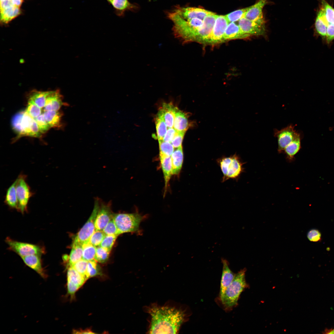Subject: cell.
Segmentation results:
<instances>
[{
    "label": "cell",
    "mask_w": 334,
    "mask_h": 334,
    "mask_svg": "<svg viewBox=\"0 0 334 334\" xmlns=\"http://www.w3.org/2000/svg\"><path fill=\"white\" fill-rule=\"evenodd\" d=\"M326 38L328 42L334 40V24L330 25L327 27Z\"/></svg>",
    "instance_id": "obj_47"
},
{
    "label": "cell",
    "mask_w": 334,
    "mask_h": 334,
    "mask_svg": "<svg viewBox=\"0 0 334 334\" xmlns=\"http://www.w3.org/2000/svg\"><path fill=\"white\" fill-rule=\"evenodd\" d=\"M105 235H119L116 225L112 218L103 230Z\"/></svg>",
    "instance_id": "obj_42"
},
{
    "label": "cell",
    "mask_w": 334,
    "mask_h": 334,
    "mask_svg": "<svg viewBox=\"0 0 334 334\" xmlns=\"http://www.w3.org/2000/svg\"><path fill=\"white\" fill-rule=\"evenodd\" d=\"M158 142L160 150L159 155L171 156L174 148L171 143L165 141L163 140H158Z\"/></svg>",
    "instance_id": "obj_33"
},
{
    "label": "cell",
    "mask_w": 334,
    "mask_h": 334,
    "mask_svg": "<svg viewBox=\"0 0 334 334\" xmlns=\"http://www.w3.org/2000/svg\"><path fill=\"white\" fill-rule=\"evenodd\" d=\"M301 148V136L297 132L293 140L285 148L284 152L287 158L292 160Z\"/></svg>",
    "instance_id": "obj_24"
},
{
    "label": "cell",
    "mask_w": 334,
    "mask_h": 334,
    "mask_svg": "<svg viewBox=\"0 0 334 334\" xmlns=\"http://www.w3.org/2000/svg\"><path fill=\"white\" fill-rule=\"evenodd\" d=\"M159 156L161 167L164 174L166 189L172 175L171 157L164 155H159Z\"/></svg>",
    "instance_id": "obj_26"
},
{
    "label": "cell",
    "mask_w": 334,
    "mask_h": 334,
    "mask_svg": "<svg viewBox=\"0 0 334 334\" xmlns=\"http://www.w3.org/2000/svg\"><path fill=\"white\" fill-rule=\"evenodd\" d=\"M217 162L223 174V182L237 178L243 171V164L236 154L222 157L218 159Z\"/></svg>",
    "instance_id": "obj_4"
},
{
    "label": "cell",
    "mask_w": 334,
    "mask_h": 334,
    "mask_svg": "<svg viewBox=\"0 0 334 334\" xmlns=\"http://www.w3.org/2000/svg\"><path fill=\"white\" fill-rule=\"evenodd\" d=\"M267 2V0H259L254 4L247 7L244 17L253 21H264L263 9Z\"/></svg>",
    "instance_id": "obj_16"
},
{
    "label": "cell",
    "mask_w": 334,
    "mask_h": 334,
    "mask_svg": "<svg viewBox=\"0 0 334 334\" xmlns=\"http://www.w3.org/2000/svg\"><path fill=\"white\" fill-rule=\"evenodd\" d=\"M36 121L41 133L47 132L51 127L45 121L43 114L34 118Z\"/></svg>",
    "instance_id": "obj_41"
},
{
    "label": "cell",
    "mask_w": 334,
    "mask_h": 334,
    "mask_svg": "<svg viewBox=\"0 0 334 334\" xmlns=\"http://www.w3.org/2000/svg\"><path fill=\"white\" fill-rule=\"evenodd\" d=\"M189 127L186 114L177 108L175 113L173 127L177 131L186 132Z\"/></svg>",
    "instance_id": "obj_22"
},
{
    "label": "cell",
    "mask_w": 334,
    "mask_h": 334,
    "mask_svg": "<svg viewBox=\"0 0 334 334\" xmlns=\"http://www.w3.org/2000/svg\"><path fill=\"white\" fill-rule=\"evenodd\" d=\"M26 111L32 118H34L41 114V111L39 107L32 100L29 99Z\"/></svg>",
    "instance_id": "obj_35"
},
{
    "label": "cell",
    "mask_w": 334,
    "mask_h": 334,
    "mask_svg": "<svg viewBox=\"0 0 334 334\" xmlns=\"http://www.w3.org/2000/svg\"><path fill=\"white\" fill-rule=\"evenodd\" d=\"M222 262L223 268L219 297L223 293L226 289L232 282L235 275L229 268V263L227 260L223 259Z\"/></svg>",
    "instance_id": "obj_19"
},
{
    "label": "cell",
    "mask_w": 334,
    "mask_h": 334,
    "mask_svg": "<svg viewBox=\"0 0 334 334\" xmlns=\"http://www.w3.org/2000/svg\"><path fill=\"white\" fill-rule=\"evenodd\" d=\"M155 123L158 140H163L167 127L162 117L158 114L155 119Z\"/></svg>",
    "instance_id": "obj_32"
},
{
    "label": "cell",
    "mask_w": 334,
    "mask_h": 334,
    "mask_svg": "<svg viewBox=\"0 0 334 334\" xmlns=\"http://www.w3.org/2000/svg\"><path fill=\"white\" fill-rule=\"evenodd\" d=\"M100 207L99 201L97 199L95 201L94 208L90 216L77 234L73 242L82 245L89 241L90 237L96 230L95 221Z\"/></svg>",
    "instance_id": "obj_6"
},
{
    "label": "cell",
    "mask_w": 334,
    "mask_h": 334,
    "mask_svg": "<svg viewBox=\"0 0 334 334\" xmlns=\"http://www.w3.org/2000/svg\"><path fill=\"white\" fill-rule=\"evenodd\" d=\"M110 252L100 246H97L95 259L100 263L106 262L109 259Z\"/></svg>",
    "instance_id": "obj_34"
},
{
    "label": "cell",
    "mask_w": 334,
    "mask_h": 334,
    "mask_svg": "<svg viewBox=\"0 0 334 334\" xmlns=\"http://www.w3.org/2000/svg\"><path fill=\"white\" fill-rule=\"evenodd\" d=\"M49 91L33 90L29 94V99L32 100L41 108L45 107L46 99Z\"/></svg>",
    "instance_id": "obj_30"
},
{
    "label": "cell",
    "mask_w": 334,
    "mask_h": 334,
    "mask_svg": "<svg viewBox=\"0 0 334 334\" xmlns=\"http://www.w3.org/2000/svg\"><path fill=\"white\" fill-rule=\"evenodd\" d=\"M177 132V131L173 127L167 128V131L163 140L165 142L171 143Z\"/></svg>",
    "instance_id": "obj_46"
},
{
    "label": "cell",
    "mask_w": 334,
    "mask_h": 334,
    "mask_svg": "<svg viewBox=\"0 0 334 334\" xmlns=\"http://www.w3.org/2000/svg\"><path fill=\"white\" fill-rule=\"evenodd\" d=\"M16 179L7 190L5 203L10 208L18 209V203L16 192Z\"/></svg>",
    "instance_id": "obj_27"
},
{
    "label": "cell",
    "mask_w": 334,
    "mask_h": 334,
    "mask_svg": "<svg viewBox=\"0 0 334 334\" xmlns=\"http://www.w3.org/2000/svg\"><path fill=\"white\" fill-rule=\"evenodd\" d=\"M6 242L10 249L21 257L32 255L40 256L44 252L41 247L36 245L15 241L8 238Z\"/></svg>",
    "instance_id": "obj_7"
},
{
    "label": "cell",
    "mask_w": 334,
    "mask_h": 334,
    "mask_svg": "<svg viewBox=\"0 0 334 334\" xmlns=\"http://www.w3.org/2000/svg\"><path fill=\"white\" fill-rule=\"evenodd\" d=\"M321 234L319 231L316 229L310 230L307 233V237L309 240L313 242L319 241L321 239Z\"/></svg>",
    "instance_id": "obj_44"
},
{
    "label": "cell",
    "mask_w": 334,
    "mask_h": 334,
    "mask_svg": "<svg viewBox=\"0 0 334 334\" xmlns=\"http://www.w3.org/2000/svg\"><path fill=\"white\" fill-rule=\"evenodd\" d=\"M184 19L198 18L203 20L212 12L197 7H178L172 11Z\"/></svg>",
    "instance_id": "obj_14"
},
{
    "label": "cell",
    "mask_w": 334,
    "mask_h": 334,
    "mask_svg": "<svg viewBox=\"0 0 334 334\" xmlns=\"http://www.w3.org/2000/svg\"><path fill=\"white\" fill-rule=\"evenodd\" d=\"M114 9V12L117 15H123L125 12L131 10L134 8V5L128 0H106Z\"/></svg>",
    "instance_id": "obj_23"
},
{
    "label": "cell",
    "mask_w": 334,
    "mask_h": 334,
    "mask_svg": "<svg viewBox=\"0 0 334 334\" xmlns=\"http://www.w3.org/2000/svg\"><path fill=\"white\" fill-rule=\"evenodd\" d=\"M88 263V261L82 259L70 267H73L88 279L86 276Z\"/></svg>",
    "instance_id": "obj_40"
},
{
    "label": "cell",
    "mask_w": 334,
    "mask_h": 334,
    "mask_svg": "<svg viewBox=\"0 0 334 334\" xmlns=\"http://www.w3.org/2000/svg\"><path fill=\"white\" fill-rule=\"evenodd\" d=\"M148 312L151 316L150 333H178L185 319L184 312L175 307L153 304Z\"/></svg>",
    "instance_id": "obj_1"
},
{
    "label": "cell",
    "mask_w": 334,
    "mask_h": 334,
    "mask_svg": "<svg viewBox=\"0 0 334 334\" xmlns=\"http://www.w3.org/2000/svg\"><path fill=\"white\" fill-rule=\"evenodd\" d=\"M297 132L294 129V126L291 124L280 130H275L274 135L277 138V150L279 153L284 152L285 148L293 140Z\"/></svg>",
    "instance_id": "obj_11"
},
{
    "label": "cell",
    "mask_w": 334,
    "mask_h": 334,
    "mask_svg": "<svg viewBox=\"0 0 334 334\" xmlns=\"http://www.w3.org/2000/svg\"><path fill=\"white\" fill-rule=\"evenodd\" d=\"M249 37L243 33L238 24L234 22L228 24L223 36V42L237 39H243Z\"/></svg>",
    "instance_id": "obj_20"
},
{
    "label": "cell",
    "mask_w": 334,
    "mask_h": 334,
    "mask_svg": "<svg viewBox=\"0 0 334 334\" xmlns=\"http://www.w3.org/2000/svg\"><path fill=\"white\" fill-rule=\"evenodd\" d=\"M238 25L242 31L249 36H263L266 33L264 21H253L243 17L238 21Z\"/></svg>",
    "instance_id": "obj_8"
},
{
    "label": "cell",
    "mask_w": 334,
    "mask_h": 334,
    "mask_svg": "<svg viewBox=\"0 0 334 334\" xmlns=\"http://www.w3.org/2000/svg\"><path fill=\"white\" fill-rule=\"evenodd\" d=\"M217 15L212 12L203 20L202 26L198 31L197 42L209 44L210 37Z\"/></svg>",
    "instance_id": "obj_12"
},
{
    "label": "cell",
    "mask_w": 334,
    "mask_h": 334,
    "mask_svg": "<svg viewBox=\"0 0 334 334\" xmlns=\"http://www.w3.org/2000/svg\"><path fill=\"white\" fill-rule=\"evenodd\" d=\"M172 175L179 174L183 162V154L182 146L176 148L171 156Z\"/></svg>",
    "instance_id": "obj_21"
},
{
    "label": "cell",
    "mask_w": 334,
    "mask_h": 334,
    "mask_svg": "<svg viewBox=\"0 0 334 334\" xmlns=\"http://www.w3.org/2000/svg\"><path fill=\"white\" fill-rule=\"evenodd\" d=\"M247 9V7H246L237 10L226 15L225 16L229 23L238 21L244 17Z\"/></svg>",
    "instance_id": "obj_36"
},
{
    "label": "cell",
    "mask_w": 334,
    "mask_h": 334,
    "mask_svg": "<svg viewBox=\"0 0 334 334\" xmlns=\"http://www.w3.org/2000/svg\"><path fill=\"white\" fill-rule=\"evenodd\" d=\"M63 104L62 96L59 90H57L52 102V110L58 111Z\"/></svg>",
    "instance_id": "obj_43"
},
{
    "label": "cell",
    "mask_w": 334,
    "mask_h": 334,
    "mask_svg": "<svg viewBox=\"0 0 334 334\" xmlns=\"http://www.w3.org/2000/svg\"><path fill=\"white\" fill-rule=\"evenodd\" d=\"M88 279L73 267H69L67 273V287L68 294L72 297Z\"/></svg>",
    "instance_id": "obj_10"
},
{
    "label": "cell",
    "mask_w": 334,
    "mask_h": 334,
    "mask_svg": "<svg viewBox=\"0 0 334 334\" xmlns=\"http://www.w3.org/2000/svg\"><path fill=\"white\" fill-rule=\"evenodd\" d=\"M186 132L177 131L173 139L171 142L174 148L182 146L183 138Z\"/></svg>",
    "instance_id": "obj_45"
},
{
    "label": "cell",
    "mask_w": 334,
    "mask_h": 334,
    "mask_svg": "<svg viewBox=\"0 0 334 334\" xmlns=\"http://www.w3.org/2000/svg\"><path fill=\"white\" fill-rule=\"evenodd\" d=\"M12 4L14 6L20 7L23 0H11Z\"/></svg>",
    "instance_id": "obj_49"
},
{
    "label": "cell",
    "mask_w": 334,
    "mask_h": 334,
    "mask_svg": "<svg viewBox=\"0 0 334 334\" xmlns=\"http://www.w3.org/2000/svg\"><path fill=\"white\" fill-rule=\"evenodd\" d=\"M96 261L94 259L88 261L86 276L88 279L99 274V269Z\"/></svg>",
    "instance_id": "obj_38"
},
{
    "label": "cell",
    "mask_w": 334,
    "mask_h": 334,
    "mask_svg": "<svg viewBox=\"0 0 334 334\" xmlns=\"http://www.w3.org/2000/svg\"><path fill=\"white\" fill-rule=\"evenodd\" d=\"M21 136L39 137L41 135L38 126L34 119L26 111H22L20 121Z\"/></svg>",
    "instance_id": "obj_9"
},
{
    "label": "cell",
    "mask_w": 334,
    "mask_h": 334,
    "mask_svg": "<svg viewBox=\"0 0 334 334\" xmlns=\"http://www.w3.org/2000/svg\"><path fill=\"white\" fill-rule=\"evenodd\" d=\"M172 104L164 103L158 114L163 118L167 128L173 127L175 113L177 109Z\"/></svg>",
    "instance_id": "obj_18"
},
{
    "label": "cell",
    "mask_w": 334,
    "mask_h": 334,
    "mask_svg": "<svg viewBox=\"0 0 334 334\" xmlns=\"http://www.w3.org/2000/svg\"><path fill=\"white\" fill-rule=\"evenodd\" d=\"M105 235L102 230H95L90 237L89 242L96 247L100 245Z\"/></svg>",
    "instance_id": "obj_37"
},
{
    "label": "cell",
    "mask_w": 334,
    "mask_h": 334,
    "mask_svg": "<svg viewBox=\"0 0 334 334\" xmlns=\"http://www.w3.org/2000/svg\"><path fill=\"white\" fill-rule=\"evenodd\" d=\"M83 250L82 245L73 242L72 247L68 258V267L82 259Z\"/></svg>",
    "instance_id": "obj_29"
},
{
    "label": "cell",
    "mask_w": 334,
    "mask_h": 334,
    "mask_svg": "<svg viewBox=\"0 0 334 334\" xmlns=\"http://www.w3.org/2000/svg\"><path fill=\"white\" fill-rule=\"evenodd\" d=\"M118 236L106 235L100 246L110 252Z\"/></svg>",
    "instance_id": "obj_39"
},
{
    "label": "cell",
    "mask_w": 334,
    "mask_h": 334,
    "mask_svg": "<svg viewBox=\"0 0 334 334\" xmlns=\"http://www.w3.org/2000/svg\"><path fill=\"white\" fill-rule=\"evenodd\" d=\"M73 333L77 334H92L94 333L90 329H86L84 330H74L73 331Z\"/></svg>",
    "instance_id": "obj_48"
},
{
    "label": "cell",
    "mask_w": 334,
    "mask_h": 334,
    "mask_svg": "<svg viewBox=\"0 0 334 334\" xmlns=\"http://www.w3.org/2000/svg\"><path fill=\"white\" fill-rule=\"evenodd\" d=\"M43 115L45 121L51 127L60 126L62 114L58 111H45Z\"/></svg>",
    "instance_id": "obj_28"
},
{
    "label": "cell",
    "mask_w": 334,
    "mask_h": 334,
    "mask_svg": "<svg viewBox=\"0 0 334 334\" xmlns=\"http://www.w3.org/2000/svg\"><path fill=\"white\" fill-rule=\"evenodd\" d=\"M229 23L225 15H217L212 32L209 44L214 45L223 42V36Z\"/></svg>",
    "instance_id": "obj_13"
},
{
    "label": "cell",
    "mask_w": 334,
    "mask_h": 334,
    "mask_svg": "<svg viewBox=\"0 0 334 334\" xmlns=\"http://www.w3.org/2000/svg\"><path fill=\"white\" fill-rule=\"evenodd\" d=\"M246 271L244 268L235 274L234 279L223 293L219 297L220 300L226 311H230L236 306L241 293L248 287L245 279Z\"/></svg>",
    "instance_id": "obj_2"
},
{
    "label": "cell",
    "mask_w": 334,
    "mask_h": 334,
    "mask_svg": "<svg viewBox=\"0 0 334 334\" xmlns=\"http://www.w3.org/2000/svg\"><path fill=\"white\" fill-rule=\"evenodd\" d=\"M40 256L38 255H32L21 258L27 266L34 270L41 277L46 279L48 276L42 267Z\"/></svg>",
    "instance_id": "obj_17"
},
{
    "label": "cell",
    "mask_w": 334,
    "mask_h": 334,
    "mask_svg": "<svg viewBox=\"0 0 334 334\" xmlns=\"http://www.w3.org/2000/svg\"><path fill=\"white\" fill-rule=\"evenodd\" d=\"M113 214L109 204L102 203L100 206L95 221L96 230L103 231L109 222L113 218Z\"/></svg>",
    "instance_id": "obj_15"
},
{
    "label": "cell",
    "mask_w": 334,
    "mask_h": 334,
    "mask_svg": "<svg viewBox=\"0 0 334 334\" xmlns=\"http://www.w3.org/2000/svg\"><path fill=\"white\" fill-rule=\"evenodd\" d=\"M83 250L82 259L89 261L95 259L96 247L92 245L89 241L82 245Z\"/></svg>",
    "instance_id": "obj_31"
},
{
    "label": "cell",
    "mask_w": 334,
    "mask_h": 334,
    "mask_svg": "<svg viewBox=\"0 0 334 334\" xmlns=\"http://www.w3.org/2000/svg\"><path fill=\"white\" fill-rule=\"evenodd\" d=\"M325 332L328 334H334V328L332 329L327 330Z\"/></svg>",
    "instance_id": "obj_50"
},
{
    "label": "cell",
    "mask_w": 334,
    "mask_h": 334,
    "mask_svg": "<svg viewBox=\"0 0 334 334\" xmlns=\"http://www.w3.org/2000/svg\"><path fill=\"white\" fill-rule=\"evenodd\" d=\"M27 176L19 174L16 178V192L18 203V210L23 213L27 210L28 201L33 195L27 182Z\"/></svg>",
    "instance_id": "obj_5"
},
{
    "label": "cell",
    "mask_w": 334,
    "mask_h": 334,
    "mask_svg": "<svg viewBox=\"0 0 334 334\" xmlns=\"http://www.w3.org/2000/svg\"><path fill=\"white\" fill-rule=\"evenodd\" d=\"M21 13L20 7L12 5L0 10V21L7 24L19 15Z\"/></svg>",
    "instance_id": "obj_25"
},
{
    "label": "cell",
    "mask_w": 334,
    "mask_h": 334,
    "mask_svg": "<svg viewBox=\"0 0 334 334\" xmlns=\"http://www.w3.org/2000/svg\"><path fill=\"white\" fill-rule=\"evenodd\" d=\"M146 218L138 212L114 214L113 218L117 227L119 235L126 233H141L140 225Z\"/></svg>",
    "instance_id": "obj_3"
},
{
    "label": "cell",
    "mask_w": 334,
    "mask_h": 334,
    "mask_svg": "<svg viewBox=\"0 0 334 334\" xmlns=\"http://www.w3.org/2000/svg\"><path fill=\"white\" fill-rule=\"evenodd\" d=\"M4 0H0V1H4Z\"/></svg>",
    "instance_id": "obj_51"
}]
</instances>
